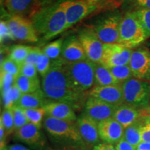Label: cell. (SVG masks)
I'll list each match as a JSON object with an SVG mask.
<instances>
[{"label": "cell", "mask_w": 150, "mask_h": 150, "mask_svg": "<svg viewBox=\"0 0 150 150\" xmlns=\"http://www.w3.org/2000/svg\"><path fill=\"white\" fill-rule=\"evenodd\" d=\"M117 13L110 15L99 21L94 31L104 44H115L120 42V25L122 20Z\"/></svg>", "instance_id": "obj_7"}, {"label": "cell", "mask_w": 150, "mask_h": 150, "mask_svg": "<svg viewBox=\"0 0 150 150\" xmlns=\"http://www.w3.org/2000/svg\"><path fill=\"white\" fill-rule=\"evenodd\" d=\"M61 5L66 16V30L96 11L99 5H93L83 0H63Z\"/></svg>", "instance_id": "obj_9"}, {"label": "cell", "mask_w": 150, "mask_h": 150, "mask_svg": "<svg viewBox=\"0 0 150 150\" xmlns=\"http://www.w3.org/2000/svg\"><path fill=\"white\" fill-rule=\"evenodd\" d=\"M125 103L142 110L150 106V83L132 77L121 84Z\"/></svg>", "instance_id": "obj_5"}, {"label": "cell", "mask_w": 150, "mask_h": 150, "mask_svg": "<svg viewBox=\"0 0 150 150\" xmlns=\"http://www.w3.org/2000/svg\"><path fill=\"white\" fill-rule=\"evenodd\" d=\"M22 93L17 86L15 85L8 91L1 93L2 101L5 108H11L13 106L18 105L19 100L21 98Z\"/></svg>", "instance_id": "obj_26"}, {"label": "cell", "mask_w": 150, "mask_h": 150, "mask_svg": "<svg viewBox=\"0 0 150 150\" xmlns=\"http://www.w3.org/2000/svg\"><path fill=\"white\" fill-rule=\"evenodd\" d=\"M4 4L12 16L30 13L31 16L39 10L36 0H4Z\"/></svg>", "instance_id": "obj_20"}, {"label": "cell", "mask_w": 150, "mask_h": 150, "mask_svg": "<svg viewBox=\"0 0 150 150\" xmlns=\"http://www.w3.org/2000/svg\"><path fill=\"white\" fill-rule=\"evenodd\" d=\"M38 35L48 40L66 30V16L61 1L40 8L31 16Z\"/></svg>", "instance_id": "obj_2"}, {"label": "cell", "mask_w": 150, "mask_h": 150, "mask_svg": "<svg viewBox=\"0 0 150 150\" xmlns=\"http://www.w3.org/2000/svg\"><path fill=\"white\" fill-rule=\"evenodd\" d=\"M141 112H142V115L150 116V106L147 108H145V109L141 110Z\"/></svg>", "instance_id": "obj_48"}, {"label": "cell", "mask_w": 150, "mask_h": 150, "mask_svg": "<svg viewBox=\"0 0 150 150\" xmlns=\"http://www.w3.org/2000/svg\"><path fill=\"white\" fill-rule=\"evenodd\" d=\"M121 84L110 72L108 67L101 63H95V86H106Z\"/></svg>", "instance_id": "obj_23"}, {"label": "cell", "mask_w": 150, "mask_h": 150, "mask_svg": "<svg viewBox=\"0 0 150 150\" xmlns=\"http://www.w3.org/2000/svg\"><path fill=\"white\" fill-rule=\"evenodd\" d=\"M132 49L128 48L120 43L104 44V54L101 63L107 67L129 65Z\"/></svg>", "instance_id": "obj_12"}, {"label": "cell", "mask_w": 150, "mask_h": 150, "mask_svg": "<svg viewBox=\"0 0 150 150\" xmlns=\"http://www.w3.org/2000/svg\"><path fill=\"white\" fill-rule=\"evenodd\" d=\"M38 127L27 123L16 131V136L20 141L29 145H37L41 140V134Z\"/></svg>", "instance_id": "obj_21"}, {"label": "cell", "mask_w": 150, "mask_h": 150, "mask_svg": "<svg viewBox=\"0 0 150 150\" xmlns=\"http://www.w3.org/2000/svg\"><path fill=\"white\" fill-rule=\"evenodd\" d=\"M0 123L4 127L7 136L10 135L15 130L14 119L11 108H5L0 117Z\"/></svg>", "instance_id": "obj_31"}, {"label": "cell", "mask_w": 150, "mask_h": 150, "mask_svg": "<svg viewBox=\"0 0 150 150\" xmlns=\"http://www.w3.org/2000/svg\"><path fill=\"white\" fill-rule=\"evenodd\" d=\"M60 58L65 63H76L88 59L78 37L75 36L67 38L63 42Z\"/></svg>", "instance_id": "obj_17"}, {"label": "cell", "mask_w": 150, "mask_h": 150, "mask_svg": "<svg viewBox=\"0 0 150 150\" xmlns=\"http://www.w3.org/2000/svg\"><path fill=\"white\" fill-rule=\"evenodd\" d=\"M8 150H29L28 148L25 147L21 145H12L8 147Z\"/></svg>", "instance_id": "obj_46"}, {"label": "cell", "mask_w": 150, "mask_h": 150, "mask_svg": "<svg viewBox=\"0 0 150 150\" xmlns=\"http://www.w3.org/2000/svg\"><path fill=\"white\" fill-rule=\"evenodd\" d=\"M99 135L104 142L116 145L123 139L125 128L113 117L98 123Z\"/></svg>", "instance_id": "obj_16"}, {"label": "cell", "mask_w": 150, "mask_h": 150, "mask_svg": "<svg viewBox=\"0 0 150 150\" xmlns=\"http://www.w3.org/2000/svg\"><path fill=\"white\" fill-rule=\"evenodd\" d=\"M76 125L83 143L93 147L100 143L98 123L93 119L82 114L76 120Z\"/></svg>", "instance_id": "obj_14"}, {"label": "cell", "mask_w": 150, "mask_h": 150, "mask_svg": "<svg viewBox=\"0 0 150 150\" xmlns=\"http://www.w3.org/2000/svg\"><path fill=\"white\" fill-rule=\"evenodd\" d=\"M0 150H8V147L5 146H3V147H0Z\"/></svg>", "instance_id": "obj_49"}, {"label": "cell", "mask_w": 150, "mask_h": 150, "mask_svg": "<svg viewBox=\"0 0 150 150\" xmlns=\"http://www.w3.org/2000/svg\"><path fill=\"white\" fill-rule=\"evenodd\" d=\"M16 85L22 94L31 93L41 89L38 78H29L20 74L16 78Z\"/></svg>", "instance_id": "obj_25"}, {"label": "cell", "mask_w": 150, "mask_h": 150, "mask_svg": "<svg viewBox=\"0 0 150 150\" xmlns=\"http://www.w3.org/2000/svg\"><path fill=\"white\" fill-rule=\"evenodd\" d=\"M24 111L25 112V115L27 116L29 122L33 124L35 126L40 128L42 126L43 118L47 114L44 107L38 108H25V109H24Z\"/></svg>", "instance_id": "obj_29"}, {"label": "cell", "mask_w": 150, "mask_h": 150, "mask_svg": "<svg viewBox=\"0 0 150 150\" xmlns=\"http://www.w3.org/2000/svg\"><path fill=\"white\" fill-rule=\"evenodd\" d=\"M93 150H116V149L113 145L103 142L95 145Z\"/></svg>", "instance_id": "obj_43"}, {"label": "cell", "mask_w": 150, "mask_h": 150, "mask_svg": "<svg viewBox=\"0 0 150 150\" xmlns=\"http://www.w3.org/2000/svg\"><path fill=\"white\" fill-rule=\"evenodd\" d=\"M16 76L8 73L1 72L0 76V86L1 93L8 91L16 83Z\"/></svg>", "instance_id": "obj_36"}, {"label": "cell", "mask_w": 150, "mask_h": 150, "mask_svg": "<svg viewBox=\"0 0 150 150\" xmlns=\"http://www.w3.org/2000/svg\"><path fill=\"white\" fill-rule=\"evenodd\" d=\"M115 149L116 150H136L134 146L131 145L125 139L121 140L120 141L116 144Z\"/></svg>", "instance_id": "obj_41"}, {"label": "cell", "mask_w": 150, "mask_h": 150, "mask_svg": "<svg viewBox=\"0 0 150 150\" xmlns=\"http://www.w3.org/2000/svg\"><path fill=\"white\" fill-rule=\"evenodd\" d=\"M86 2L90 4L93 5H99V4L102 3V1H105V0H83Z\"/></svg>", "instance_id": "obj_47"}, {"label": "cell", "mask_w": 150, "mask_h": 150, "mask_svg": "<svg viewBox=\"0 0 150 150\" xmlns=\"http://www.w3.org/2000/svg\"><path fill=\"white\" fill-rule=\"evenodd\" d=\"M63 42L64 41L62 38L54 40L53 42L46 45L42 48V51L47 56L50 58V60L54 61V60L59 59L60 56L61 55Z\"/></svg>", "instance_id": "obj_28"}, {"label": "cell", "mask_w": 150, "mask_h": 150, "mask_svg": "<svg viewBox=\"0 0 150 150\" xmlns=\"http://www.w3.org/2000/svg\"><path fill=\"white\" fill-rule=\"evenodd\" d=\"M11 110H12L13 116L14 119L15 130H18L19 129L29 123L23 108L16 105V106H13L11 108Z\"/></svg>", "instance_id": "obj_32"}, {"label": "cell", "mask_w": 150, "mask_h": 150, "mask_svg": "<svg viewBox=\"0 0 150 150\" xmlns=\"http://www.w3.org/2000/svg\"><path fill=\"white\" fill-rule=\"evenodd\" d=\"M47 115L69 122H75L76 116L74 108L63 102L49 101L44 106Z\"/></svg>", "instance_id": "obj_18"}, {"label": "cell", "mask_w": 150, "mask_h": 150, "mask_svg": "<svg viewBox=\"0 0 150 150\" xmlns=\"http://www.w3.org/2000/svg\"><path fill=\"white\" fill-rule=\"evenodd\" d=\"M88 96L95 97L108 104L119 106L125 104L121 84L106 86H94L89 91Z\"/></svg>", "instance_id": "obj_15"}, {"label": "cell", "mask_w": 150, "mask_h": 150, "mask_svg": "<svg viewBox=\"0 0 150 150\" xmlns=\"http://www.w3.org/2000/svg\"><path fill=\"white\" fill-rule=\"evenodd\" d=\"M54 0H36L37 6L39 10L40 8L47 7L49 6L52 5V3Z\"/></svg>", "instance_id": "obj_44"}, {"label": "cell", "mask_w": 150, "mask_h": 150, "mask_svg": "<svg viewBox=\"0 0 150 150\" xmlns=\"http://www.w3.org/2000/svg\"><path fill=\"white\" fill-rule=\"evenodd\" d=\"M20 74L31 79L38 78V70L35 65L29 63H26V62L21 65Z\"/></svg>", "instance_id": "obj_37"}, {"label": "cell", "mask_w": 150, "mask_h": 150, "mask_svg": "<svg viewBox=\"0 0 150 150\" xmlns=\"http://www.w3.org/2000/svg\"><path fill=\"white\" fill-rule=\"evenodd\" d=\"M6 22L15 40L29 42L38 41V35L31 19L24 16L13 15Z\"/></svg>", "instance_id": "obj_8"}, {"label": "cell", "mask_w": 150, "mask_h": 150, "mask_svg": "<svg viewBox=\"0 0 150 150\" xmlns=\"http://www.w3.org/2000/svg\"><path fill=\"white\" fill-rule=\"evenodd\" d=\"M33 47L18 45L11 48L10 55L8 57L13 61H16L18 64L22 65L27 59L28 55L32 50Z\"/></svg>", "instance_id": "obj_27"}, {"label": "cell", "mask_w": 150, "mask_h": 150, "mask_svg": "<svg viewBox=\"0 0 150 150\" xmlns=\"http://www.w3.org/2000/svg\"><path fill=\"white\" fill-rule=\"evenodd\" d=\"M65 65L71 83L76 91L84 94L93 88L95 86V63L87 59Z\"/></svg>", "instance_id": "obj_4"}, {"label": "cell", "mask_w": 150, "mask_h": 150, "mask_svg": "<svg viewBox=\"0 0 150 150\" xmlns=\"http://www.w3.org/2000/svg\"><path fill=\"white\" fill-rule=\"evenodd\" d=\"M136 150H150V142L141 141L136 147Z\"/></svg>", "instance_id": "obj_45"}, {"label": "cell", "mask_w": 150, "mask_h": 150, "mask_svg": "<svg viewBox=\"0 0 150 150\" xmlns=\"http://www.w3.org/2000/svg\"><path fill=\"white\" fill-rule=\"evenodd\" d=\"M51 63H52L50 62V58L44 54L43 51H42L40 56H39L36 64H35L38 72L41 75L42 77L44 76L50 70V67H51Z\"/></svg>", "instance_id": "obj_34"}, {"label": "cell", "mask_w": 150, "mask_h": 150, "mask_svg": "<svg viewBox=\"0 0 150 150\" xmlns=\"http://www.w3.org/2000/svg\"><path fill=\"white\" fill-rule=\"evenodd\" d=\"M117 106L88 96L84 104L83 114L97 123L113 117Z\"/></svg>", "instance_id": "obj_13"}, {"label": "cell", "mask_w": 150, "mask_h": 150, "mask_svg": "<svg viewBox=\"0 0 150 150\" xmlns=\"http://www.w3.org/2000/svg\"><path fill=\"white\" fill-rule=\"evenodd\" d=\"M0 38H1V42L5 40V39L10 38L12 40H15L12 33H11L10 29H9L7 22L1 20L0 22Z\"/></svg>", "instance_id": "obj_39"}, {"label": "cell", "mask_w": 150, "mask_h": 150, "mask_svg": "<svg viewBox=\"0 0 150 150\" xmlns=\"http://www.w3.org/2000/svg\"><path fill=\"white\" fill-rule=\"evenodd\" d=\"M143 116V124L141 129V140L150 142V116Z\"/></svg>", "instance_id": "obj_38"}, {"label": "cell", "mask_w": 150, "mask_h": 150, "mask_svg": "<svg viewBox=\"0 0 150 150\" xmlns=\"http://www.w3.org/2000/svg\"><path fill=\"white\" fill-rule=\"evenodd\" d=\"M42 51V50H41L40 48L33 47L32 50H31V52H30V53L27 56V59H26V63H29L35 65L38 59L39 56H40V54H41Z\"/></svg>", "instance_id": "obj_40"}, {"label": "cell", "mask_w": 150, "mask_h": 150, "mask_svg": "<svg viewBox=\"0 0 150 150\" xmlns=\"http://www.w3.org/2000/svg\"><path fill=\"white\" fill-rule=\"evenodd\" d=\"M20 67L21 65L8 57L1 62V72L8 73L17 77L20 74Z\"/></svg>", "instance_id": "obj_33"}, {"label": "cell", "mask_w": 150, "mask_h": 150, "mask_svg": "<svg viewBox=\"0 0 150 150\" xmlns=\"http://www.w3.org/2000/svg\"><path fill=\"white\" fill-rule=\"evenodd\" d=\"M147 33L135 11H129L122 18L120 25V44L133 49L147 38Z\"/></svg>", "instance_id": "obj_3"}, {"label": "cell", "mask_w": 150, "mask_h": 150, "mask_svg": "<svg viewBox=\"0 0 150 150\" xmlns=\"http://www.w3.org/2000/svg\"><path fill=\"white\" fill-rule=\"evenodd\" d=\"M142 116L141 110L125 103L117 106L113 118L125 129L140 119Z\"/></svg>", "instance_id": "obj_19"}, {"label": "cell", "mask_w": 150, "mask_h": 150, "mask_svg": "<svg viewBox=\"0 0 150 150\" xmlns=\"http://www.w3.org/2000/svg\"><path fill=\"white\" fill-rule=\"evenodd\" d=\"M136 12L147 37H150V9H139Z\"/></svg>", "instance_id": "obj_35"}, {"label": "cell", "mask_w": 150, "mask_h": 150, "mask_svg": "<svg viewBox=\"0 0 150 150\" xmlns=\"http://www.w3.org/2000/svg\"><path fill=\"white\" fill-rule=\"evenodd\" d=\"M65 65L61 58L52 61L50 70L42 77L41 89L49 101L65 103L77 109L83 103L85 95L74 88Z\"/></svg>", "instance_id": "obj_1"}, {"label": "cell", "mask_w": 150, "mask_h": 150, "mask_svg": "<svg viewBox=\"0 0 150 150\" xmlns=\"http://www.w3.org/2000/svg\"><path fill=\"white\" fill-rule=\"evenodd\" d=\"M116 79L121 84L125 81L134 77L129 65L115 66L108 68Z\"/></svg>", "instance_id": "obj_30"}, {"label": "cell", "mask_w": 150, "mask_h": 150, "mask_svg": "<svg viewBox=\"0 0 150 150\" xmlns=\"http://www.w3.org/2000/svg\"><path fill=\"white\" fill-rule=\"evenodd\" d=\"M134 4L139 9H150V0H133Z\"/></svg>", "instance_id": "obj_42"}, {"label": "cell", "mask_w": 150, "mask_h": 150, "mask_svg": "<svg viewBox=\"0 0 150 150\" xmlns=\"http://www.w3.org/2000/svg\"><path fill=\"white\" fill-rule=\"evenodd\" d=\"M48 102L42 89L31 93L22 94L17 106L24 108H38L44 107Z\"/></svg>", "instance_id": "obj_22"}, {"label": "cell", "mask_w": 150, "mask_h": 150, "mask_svg": "<svg viewBox=\"0 0 150 150\" xmlns=\"http://www.w3.org/2000/svg\"><path fill=\"white\" fill-rule=\"evenodd\" d=\"M78 38L83 46L88 59L93 63H101L104 54V44L99 40L94 29L81 30Z\"/></svg>", "instance_id": "obj_10"}, {"label": "cell", "mask_w": 150, "mask_h": 150, "mask_svg": "<svg viewBox=\"0 0 150 150\" xmlns=\"http://www.w3.org/2000/svg\"><path fill=\"white\" fill-rule=\"evenodd\" d=\"M143 124V116L140 119L125 129L123 139H125L131 145L136 147L141 140V129Z\"/></svg>", "instance_id": "obj_24"}, {"label": "cell", "mask_w": 150, "mask_h": 150, "mask_svg": "<svg viewBox=\"0 0 150 150\" xmlns=\"http://www.w3.org/2000/svg\"><path fill=\"white\" fill-rule=\"evenodd\" d=\"M45 129L54 137L68 138L72 141L83 142L75 122H69L47 115L45 117Z\"/></svg>", "instance_id": "obj_6"}, {"label": "cell", "mask_w": 150, "mask_h": 150, "mask_svg": "<svg viewBox=\"0 0 150 150\" xmlns=\"http://www.w3.org/2000/svg\"><path fill=\"white\" fill-rule=\"evenodd\" d=\"M129 67L135 78L150 83V50L139 47L133 50Z\"/></svg>", "instance_id": "obj_11"}]
</instances>
